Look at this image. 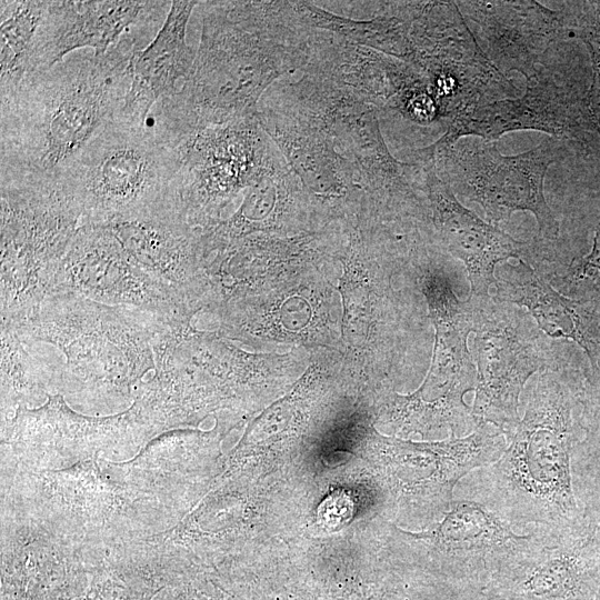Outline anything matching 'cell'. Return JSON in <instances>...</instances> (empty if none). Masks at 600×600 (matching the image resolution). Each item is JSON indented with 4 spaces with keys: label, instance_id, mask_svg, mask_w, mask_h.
<instances>
[{
    "label": "cell",
    "instance_id": "cell-2",
    "mask_svg": "<svg viewBox=\"0 0 600 600\" xmlns=\"http://www.w3.org/2000/svg\"><path fill=\"white\" fill-rule=\"evenodd\" d=\"M132 37L79 54L0 91L1 179H60L117 117L130 86Z\"/></svg>",
    "mask_w": 600,
    "mask_h": 600
},
{
    "label": "cell",
    "instance_id": "cell-12",
    "mask_svg": "<svg viewBox=\"0 0 600 600\" xmlns=\"http://www.w3.org/2000/svg\"><path fill=\"white\" fill-rule=\"evenodd\" d=\"M81 219V209L61 179H1L3 266L56 270Z\"/></svg>",
    "mask_w": 600,
    "mask_h": 600
},
{
    "label": "cell",
    "instance_id": "cell-23",
    "mask_svg": "<svg viewBox=\"0 0 600 600\" xmlns=\"http://www.w3.org/2000/svg\"><path fill=\"white\" fill-rule=\"evenodd\" d=\"M50 1L0 2V91L29 76V61Z\"/></svg>",
    "mask_w": 600,
    "mask_h": 600
},
{
    "label": "cell",
    "instance_id": "cell-24",
    "mask_svg": "<svg viewBox=\"0 0 600 600\" xmlns=\"http://www.w3.org/2000/svg\"><path fill=\"white\" fill-rule=\"evenodd\" d=\"M570 33L588 47L592 82L588 103L596 130L600 134V10L596 1H566Z\"/></svg>",
    "mask_w": 600,
    "mask_h": 600
},
{
    "label": "cell",
    "instance_id": "cell-20",
    "mask_svg": "<svg viewBox=\"0 0 600 600\" xmlns=\"http://www.w3.org/2000/svg\"><path fill=\"white\" fill-rule=\"evenodd\" d=\"M496 277L497 299L526 307L538 327L551 338L570 339L587 353L590 367L600 360V326L592 303L556 291L531 267L518 259Z\"/></svg>",
    "mask_w": 600,
    "mask_h": 600
},
{
    "label": "cell",
    "instance_id": "cell-8",
    "mask_svg": "<svg viewBox=\"0 0 600 600\" xmlns=\"http://www.w3.org/2000/svg\"><path fill=\"white\" fill-rule=\"evenodd\" d=\"M468 299L477 362L471 413L477 426L491 424L507 438L520 421V397L528 380L550 367V347L527 312L489 294Z\"/></svg>",
    "mask_w": 600,
    "mask_h": 600
},
{
    "label": "cell",
    "instance_id": "cell-22",
    "mask_svg": "<svg viewBox=\"0 0 600 600\" xmlns=\"http://www.w3.org/2000/svg\"><path fill=\"white\" fill-rule=\"evenodd\" d=\"M580 426L571 456L573 490L586 516L600 527V361L584 371Z\"/></svg>",
    "mask_w": 600,
    "mask_h": 600
},
{
    "label": "cell",
    "instance_id": "cell-25",
    "mask_svg": "<svg viewBox=\"0 0 600 600\" xmlns=\"http://www.w3.org/2000/svg\"><path fill=\"white\" fill-rule=\"evenodd\" d=\"M600 277V222L597 227L591 251L581 258H576L569 269L566 279L576 284L592 287Z\"/></svg>",
    "mask_w": 600,
    "mask_h": 600
},
{
    "label": "cell",
    "instance_id": "cell-4",
    "mask_svg": "<svg viewBox=\"0 0 600 600\" xmlns=\"http://www.w3.org/2000/svg\"><path fill=\"white\" fill-rule=\"evenodd\" d=\"M176 152L149 124L112 120L60 179L83 223H102L181 207Z\"/></svg>",
    "mask_w": 600,
    "mask_h": 600
},
{
    "label": "cell",
    "instance_id": "cell-5",
    "mask_svg": "<svg viewBox=\"0 0 600 600\" xmlns=\"http://www.w3.org/2000/svg\"><path fill=\"white\" fill-rule=\"evenodd\" d=\"M151 127L176 152L178 197L189 224H210L239 192L289 166L256 116L204 127L183 121Z\"/></svg>",
    "mask_w": 600,
    "mask_h": 600
},
{
    "label": "cell",
    "instance_id": "cell-10",
    "mask_svg": "<svg viewBox=\"0 0 600 600\" xmlns=\"http://www.w3.org/2000/svg\"><path fill=\"white\" fill-rule=\"evenodd\" d=\"M408 63L426 77L448 127L458 116L518 89L486 57L456 1H426L413 21Z\"/></svg>",
    "mask_w": 600,
    "mask_h": 600
},
{
    "label": "cell",
    "instance_id": "cell-21",
    "mask_svg": "<svg viewBox=\"0 0 600 600\" xmlns=\"http://www.w3.org/2000/svg\"><path fill=\"white\" fill-rule=\"evenodd\" d=\"M370 19H352L334 14L313 2L297 1L308 23L332 32L350 42L409 62L412 56L410 31L426 1H384Z\"/></svg>",
    "mask_w": 600,
    "mask_h": 600
},
{
    "label": "cell",
    "instance_id": "cell-1",
    "mask_svg": "<svg viewBox=\"0 0 600 600\" xmlns=\"http://www.w3.org/2000/svg\"><path fill=\"white\" fill-rule=\"evenodd\" d=\"M203 4L191 71L159 107L197 127L254 117L271 86L307 66L314 28L296 1Z\"/></svg>",
    "mask_w": 600,
    "mask_h": 600
},
{
    "label": "cell",
    "instance_id": "cell-7",
    "mask_svg": "<svg viewBox=\"0 0 600 600\" xmlns=\"http://www.w3.org/2000/svg\"><path fill=\"white\" fill-rule=\"evenodd\" d=\"M572 46L553 44L527 79L526 92L469 110L456 117L432 149H447L461 137L498 139L511 131L537 130L551 138L586 143L596 129L589 110V89L577 76Z\"/></svg>",
    "mask_w": 600,
    "mask_h": 600
},
{
    "label": "cell",
    "instance_id": "cell-17",
    "mask_svg": "<svg viewBox=\"0 0 600 600\" xmlns=\"http://www.w3.org/2000/svg\"><path fill=\"white\" fill-rule=\"evenodd\" d=\"M256 118L299 178L308 199L339 207L367 194L354 164L334 150L317 124L261 106Z\"/></svg>",
    "mask_w": 600,
    "mask_h": 600
},
{
    "label": "cell",
    "instance_id": "cell-6",
    "mask_svg": "<svg viewBox=\"0 0 600 600\" xmlns=\"http://www.w3.org/2000/svg\"><path fill=\"white\" fill-rule=\"evenodd\" d=\"M563 141L542 140L534 148L503 156L498 141H457L447 149H416L414 162L431 164L454 194L479 203L491 224L508 221L514 211H530L539 237L556 239L559 223L544 197L548 168L564 154Z\"/></svg>",
    "mask_w": 600,
    "mask_h": 600
},
{
    "label": "cell",
    "instance_id": "cell-19",
    "mask_svg": "<svg viewBox=\"0 0 600 600\" xmlns=\"http://www.w3.org/2000/svg\"><path fill=\"white\" fill-rule=\"evenodd\" d=\"M199 1H171L154 40L130 61V86L114 119L148 124L152 107L173 94L188 78L196 53L187 43V26Z\"/></svg>",
    "mask_w": 600,
    "mask_h": 600
},
{
    "label": "cell",
    "instance_id": "cell-18",
    "mask_svg": "<svg viewBox=\"0 0 600 600\" xmlns=\"http://www.w3.org/2000/svg\"><path fill=\"white\" fill-rule=\"evenodd\" d=\"M423 187L432 212V223L447 250L468 271L471 296H488L500 261L523 254L527 243L513 239L497 226L480 219L457 199L431 164H421Z\"/></svg>",
    "mask_w": 600,
    "mask_h": 600
},
{
    "label": "cell",
    "instance_id": "cell-14",
    "mask_svg": "<svg viewBox=\"0 0 600 600\" xmlns=\"http://www.w3.org/2000/svg\"><path fill=\"white\" fill-rule=\"evenodd\" d=\"M433 358L422 386L409 396L396 394L391 421L406 433H440L462 438L476 430L477 423L463 396L476 389L477 369L468 349V324L441 321L434 324Z\"/></svg>",
    "mask_w": 600,
    "mask_h": 600
},
{
    "label": "cell",
    "instance_id": "cell-16",
    "mask_svg": "<svg viewBox=\"0 0 600 600\" xmlns=\"http://www.w3.org/2000/svg\"><path fill=\"white\" fill-rule=\"evenodd\" d=\"M171 1H50L29 61V76L71 51L90 47L104 54L131 26L151 20ZM28 76V77H29Z\"/></svg>",
    "mask_w": 600,
    "mask_h": 600
},
{
    "label": "cell",
    "instance_id": "cell-15",
    "mask_svg": "<svg viewBox=\"0 0 600 600\" xmlns=\"http://www.w3.org/2000/svg\"><path fill=\"white\" fill-rule=\"evenodd\" d=\"M462 17L471 20L481 50L506 77L512 71L529 79L546 52L567 41L570 31L564 12L537 1H456Z\"/></svg>",
    "mask_w": 600,
    "mask_h": 600
},
{
    "label": "cell",
    "instance_id": "cell-26",
    "mask_svg": "<svg viewBox=\"0 0 600 600\" xmlns=\"http://www.w3.org/2000/svg\"><path fill=\"white\" fill-rule=\"evenodd\" d=\"M591 288H593L597 292L600 293V277L594 281Z\"/></svg>",
    "mask_w": 600,
    "mask_h": 600
},
{
    "label": "cell",
    "instance_id": "cell-9",
    "mask_svg": "<svg viewBox=\"0 0 600 600\" xmlns=\"http://www.w3.org/2000/svg\"><path fill=\"white\" fill-rule=\"evenodd\" d=\"M542 529L522 531L488 504L458 497L432 529L396 531L398 541L424 559L442 583L477 594L524 553Z\"/></svg>",
    "mask_w": 600,
    "mask_h": 600
},
{
    "label": "cell",
    "instance_id": "cell-11",
    "mask_svg": "<svg viewBox=\"0 0 600 600\" xmlns=\"http://www.w3.org/2000/svg\"><path fill=\"white\" fill-rule=\"evenodd\" d=\"M484 593L490 600H596L600 593V527L586 516L567 528L542 529Z\"/></svg>",
    "mask_w": 600,
    "mask_h": 600
},
{
    "label": "cell",
    "instance_id": "cell-13",
    "mask_svg": "<svg viewBox=\"0 0 600 600\" xmlns=\"http://www.w3.org/2000/svg\"><path fill=\"white\" fill-rule=\"evenodd\" d=\"M507 440L491 424L480 423L470 434L437 442L386 440L392 487L403 499L428 513H446L459 481L474 469L496 462Z\"/></svg>",
    "mask_w": 600,
    "mask_h": 600
},
{
    "label": "cell",
    "instance_id": "cell-3",
    "mask_svg": "<svg viewBox=\"0 0 600 600\" xmlns=\"http://www.w3.org/2000/svg\"><path fill=\"white\" fill-rule=\"evenodd\" d=\"M583 377L538 374L524 391L523 416L506 438L503 453L462 478L458 496L488 504L522 531L582 521L571 456L581 431Z\"/></svg>",
    "mask_w": 600,
    "mask_h": 600
}]
</instances>
